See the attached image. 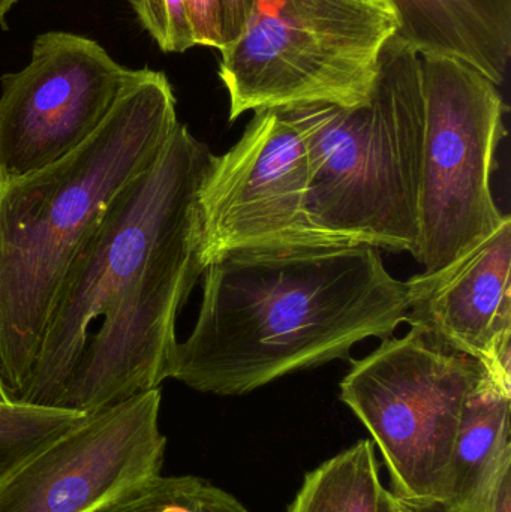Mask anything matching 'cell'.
<instances>
[{"label":"cell","instance_id":"11","mask_svg":"<svg viewBox=\"0 0 511 512\" xmlns=\"http://www.w3.org/2000/svg\"><path fill=\"white\" fill-rule=\"evenodd\" d=\"M511 218L434 273L407 285V324L511 381Z\"/></svg>","mask_w":511,"mask_h":512},{"label":"cell","instance_id":"3","mask_svg":"<svg viewBox=\"0 0 511 512\" xmlns=\"http://www.w3.org/2000/svg\"><path fill=\"white\" fill-rule=\"evenodd\" d=\"M167 75L134 69L95 134L60 161L0 177V376L15 402L63 280L114 198L152 167L179 125Z\"/></svg>","mask_w":511,"mask_h":512},{"label":"cell","instance_id":"19","mask_svg":"<svg viewBox=\"0 0 511 512\" xmlns=\"http://www.w3.org/2000/svg\"><path fill=\"white\" fill-rule=\"evenodd\" d=\"M224 3V48L245 29L254 0H222Z\"/></svg>","mask_w":511,"mask_h":512},{"label":"cell","instance_id":"6","mask_svg":"<svg viewBox=\"0 0 511 512\" xmlns=\"http://www.w3.org/2000/svg\"><path fill=\"white\" fill-rule=\"evenodd\" d=\"M488 370L480 361L411 327L354 361L341 400L371 433L405 504L443 502L462 408Z\"/></svg>","mask_w":511,"mask_h":512},{"label":"cell","instance_id":"4","mask_svg":"<svg viewBox=\"0 0 511 512\" xmlns=\"http://www.w3.org/2000/svg\"><path fill=\"white\" fill-rule=\"evenodd\" d=\"M279 111L308 149L312 227L333 242L413 255L425 134L422 57L392 38L365 104Z\"/></svg>","mask_w":511,"mask_h":512},{"label":"cell","instance_id":"16","mask_svg":"<svg viewBox=\"0 0 511 512\" xmlns=\"http://www.w3.org/2000/svg\"><path fill=\"white\" fill-rule=\"evenodd\" d=\"M89 415L24 403H0V483Z\"/></svg>","mask_w":511,"mask_h":512},{"label":"cell","instance_id":"18","mask_svg":"<svg viewBox=\"0 0 511 512\" xmlns=\"http://www.w3.org/2000/svg\"><path fill=\"white\" fill-rule=\"evenodd\" d=\"M186 14L195 47L224 48V3L222 0H185Z\"/></svg>","mask_w":511,"mask_h":512},{"label":"cell","instance_id":"21","mask_svg":"<svg viewBox=\"0 0 511 512\" xmlns=\"http://www.w3.org/2000/svg\"><path fill=\"white\" fill-rule=\"evenodd\" d=\"M380 512H407V508L392 490L383 489Z\"/></svg>","mask_w":511,"mask_h":512},{"label":"cell","instance_id":"22","mask_svg":"<svg viewBox=\"0 0 511 512\" xmlns=\"http://www.w3.org/2000/svg\"><path fill=\"white\" fill-rule=\"evenodd\" d=\"M404 502V501H402ZM405 504V502H404ZM405 508H407V512H447L446 508L440 504L434 505H411L405 504Z\"/></svg>","mask_w":511,"mask_h":512},{"label":"cell","instance_id":"12","mask_svg":"<svg viewBox=\"0 0 511 512\" xmlns=\"http://www.w3.org/2000/svg\"><path fill=\"white\" fill-rule=\"evenodd\" d=\"M393 38L420 57L461 60L498 87L511 59V0H386Z\"/></svg>","mask_w":511,"mask_h":512},{"label":"cell","instance_id":"24","mask_svg":"<svg viewBox=\"0 0 511 512\" xmlns=\"http://www.w3.org/2000/svg\"><path fill=\"white\" fill-rule=\"evenodd\" d=\"M11 402L8 391H6L5 384H3L2 376H0V403Z\"/></svg>","mask_w":511,"mask_h":512},{"label":"cell","instance_id":"13","mask_svg":"<svg viewBox=\"0 0 511 512\" xmlns=\"http://www.w3.org/2000/svg\"><path fill=\"white\" fill-rule=\"evenodd\" d=\"M511 381L486 372L462 408L447 469V512H483L511 472Z\"/></svg>","mask_w":511,"mask_h":512},{"label":"cell","instance_id":"15","mask_svg":"<svg viewBox=\"0 0 511 512\" xmlns=\"http://www.w3.org/2000/svg\"><path fill=\"white\" fill-rule=\"evenodd\" d=\"M90 512H249L230 493L192 475L146 478Z\"/></svg>","mask_w":511,"mask_h":512},{"label":"cell","instance_id":"14","mask_svg":"<svg viewBox=\"0 0 511 512\" xmlns=\"http://www.w3.org/2000/svg\"><path fill=\"white\" fill-rule=\"evenodd\" d=\"M374 442L363 439L309 472L288 512H380Z\"/></svg>","mask_w":511,"mask_h":512},{"label":"cell","instance_id":"17","mask_svg":"<svg viewBox=\"0 0 511 512\" xmlns=\"http://www.w3.org/2000/svg\"><path fill=\"white\" fill-rule=\"evenodd\" d=\"M141 26L164 53L195 47L185 0H129Z\"/></svg>","mask_w":511,"mask_h":512},{"label":"cell","instance_id":"7","mask_svg":"<svg viewBox=\"0 0 511 512\" xmlns=\"http://www.w3.org/2000/svg\"><path fill=\"white\" fill-rule=\"evenodd\" d=\"M422 80L425 134L413 256L423 273H434L506 219L491 177L506 137L507 105L497 84L461 60L422 57Z\"/></svg>","mask_w":511,"mask_h":512},{"label":"cell","instance_id":"5","mask_svg":"<svg viewBox=\"0 0 511 512\" xmlns=\"http://www.w3.org/2000/svg\"><path fill=\"white\" fill-rule=\"evenodd\" d=\"M396 30L386 0H254L245 29L221 50L230 122L248 111L365 104Z\"/></svg>","mask_w":511,"mask_h":512},{"label":"cell","instance_id":"20","mask_svg":"<svg viewBox=\"0 0 511 512\" xmlns=\"http://www.w3.org/2000/svg\"><path fill=\"white\" fill-rule=\"evenodd\" d=\"M483 512H511V472L504 475Z\"/></svg>","mask_w":511,"mask_h":512},{"label":"cell","instance_id":"23","mask_svg":"<svg viewBox=\"0 0 511 512\" xmlns=\"http://www.w3.org/2000/svg\"><path fill=\"white\" fill-rule=\"evenodd\" d=\"M20 0H0V23L5 20L6 14L14 8Z\"/></svg>","mask_w":511,"mask_h":512},{"label":"cell","instance_id":"10","mask_svg":"<svg viewBox=\"0 0 511 512\" xmlns=\"http://www.w3.org/2000/svg\"><path fill=\"white\" fill-rule=\"evenodd\" d=\"M161 390L89 415L0 483V512H90L161 474Z\"/></svg>","mask_w":511,"mask_h":512},{"label":"cell","instance_id":"1","mask_svg":"<svg viewBox=\"0 0 511 512\" xmlns=\"http://www.w3.org/2000/svg\"><path fill=\"white\" fill-rule=\"evenodd\" d=\"M209 147L179 123L72 262L15 402L92 415L167 379L176 321L203 276Z\"/></svg>","mask_w":511,"mask_h":512},{"label":"cell","instance_id":"9","mask_svg":"<svg viewBox=\"0 0 511 512\" xmlns=\"http://www.w3.org/2000/svg\"><path fill=\"white\" fill-rule=\"evenodd\" d=\"M132 72L86 36H36L30 62L0 78V177L27 176L71 155L107 119Z\"/></svg>","mask_w":511,"mask_h":512},{"label":"cell","instance_id":"2","mask_svg":"<svg viewBox=\"0 0 511 512\" xmlns=\"http://www.w3.org/2000/svg\"><path fill=\"white\" fill-rule=\"evenodd\" d=\"M192 333L167 369L200 393L242 396L350 357L407 321V285L368 245L242 249L213 259Z\"/></svg>","mask_w":511,"mask_h":512},{"label":"cell","instance_id":"8","mask_svg":"<svg viewBox=\"0 0 511 512\" xmlns=\"http://www.w3.org/2000/svg\"><path fill=\"white\" fill-rule=\"evenodd\" d=\"M308 149L279 110L255 111L236 146L210 156L201 183L203 261L242 249L338 245L308 218Z\"/></svg>","mask_w":511,"mask_h":512}]
</instances>
